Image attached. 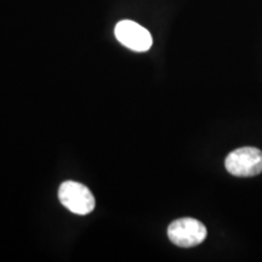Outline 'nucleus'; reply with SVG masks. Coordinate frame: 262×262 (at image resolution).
<instances>
[{"label": "nucleus", "mask_w": 262, "mask_h": 262, "mask_svg": "<svg viewBox=\"0 0 262 262\" xmlns=\"http://www.w3.org/2000/svg\"><path fill=\"white\" fill-rule=\"evenodd\" d=\"M227 171L238 178H251L262 172V150L242 147L231 152L225 160Z\"/></svg>", "instance_id": "nucleus-1"}, {"label": "nucleus", "mask_w": 262, "mask_h": 262, "mask_svg": "<svg viewBox=\"0 0 262 262\" xmlns=\"http://www.w3.org/2000/svg\"><path fill=\"white\" fill-rule=\"evenodd\" d=\"M58 199L66 209L77 215L90 214L95 209V198L83 183L66 181L58 188Z\"/></svg>", "instance_id": "nucleus-2"}, {"label": "nucleus", "mask_w": 262, "mask_h": 262, "mask_svg": "<svg viewBox=\"0 0 262 262\" xmlns=\"http://www.w3.org/2000/svg\"><path fill=\"white\" fill-rule=\"evenodd\" d=\"M206 227L201 221L192 217H183L173 221L168 228V237L171 243L180 248H193L205 241Z\"/></svg>", "instance_id": "nucleus-3"}, {"label": "nucleus", "mask_w": 262, "mask_h": 262, "mask_svg": "<svg viewBox=\"0 0 262 262\" xmlns=\"http://www.w3.org/2000/svg\"><path fill=\"white\" fill-rule=\"evenodd\" d=\"M116 38L124 47L137 52H145L149 50L153 44L150 33L145 27L129 19L118 22L114 29Z\"/></svg>", "instance_id": "nucleus-4"}]
</instances>
